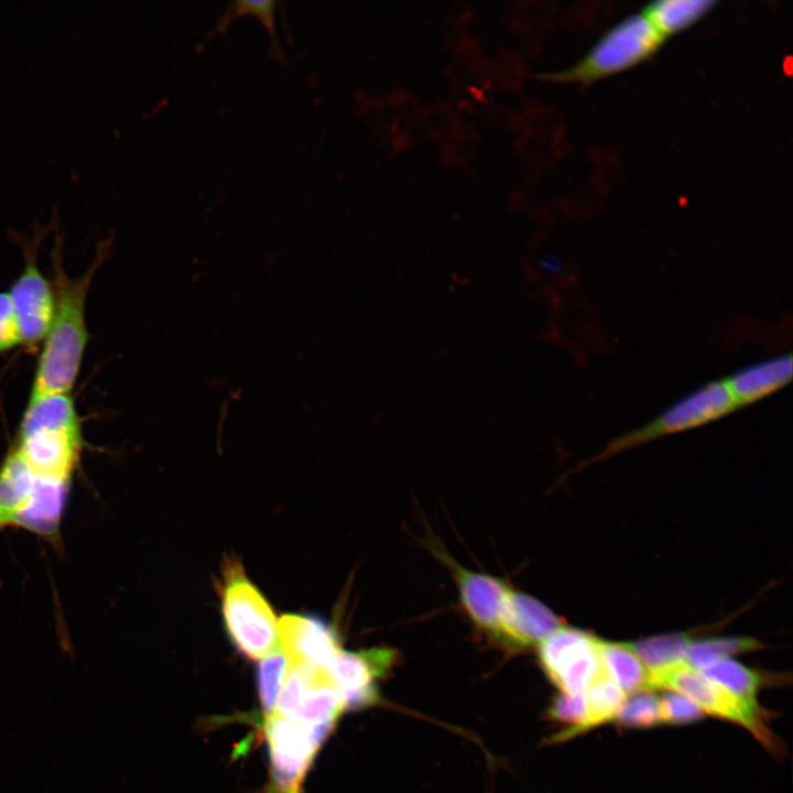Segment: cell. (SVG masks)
Segmentation results:
<instances>
[{
  "mask_svg": "<svg viewBox=\"0 0 793 793\" xmlns=\"http://www.w3.org/2000/svg\"><path fill=\"white\" fill-rule=\"evenodd\" d=\"M99 261L77 278H69L62 263L61 238L56 237L52 252V283L55 311L37 358L29 398L50 394H70L83 362L89 333L86 322V301Z\"/></svg>",
  "mask_w": 793,
  "mask_h": 793,
  "instance_id": "obj_1",
  "label": "cell"
},
{
  "mask_svg": "<svg viewBox=\"0 0 793 793\" xmlns=\"http://www.w3.org/2000/svg\"><path fill=\"white\" fill-rule=\"evenodd\" d=\"M83 447L82 422L70 394L29 398L10 450L29 469L33 487L69 491Z\"/></svg>",
  "mask_w": 793,
  "mask_h": 793,
  "instance_id": "obj_2",
  "label": "cell"
},
{
  "mask_svg": "<svg viewBox=\"0 0 793 793\" xmlns=\"http://www.w3.org/2000/svg\"><path fill=\"white\" fill-rule=\"evenodd\" d=\"M219 595L226 631L239 652L257 660L280 649L274 611L236 557L222 563Z\"/></svg>",
  "mask_w": 793,
  "mask_h": 793,
  "instance_id": "obj_3",
  "label": "cell"
},
{
  "mask_svg": "<svg viewBox=\"0 0 793 793\" xmlns=\"http://www.w3.org/2000/svg\"><path fill=\"white\" fill-rule=\"evenodd\" d=\"M664 41L642 13L634 14L609 29L569 68L540 73L536 77L590 84L643 63L660 50Z\"/></svg>",
  "mask_w": 793,
  "mask_h": 793,
  "instance_id": "obj_4",
  "label": "cell"
},
{
  "mask_svg": "<svg viewBox=\"0 0 793 793\" xmlns=\"http://www.w3.org/2000/svg\"><path fill=\"white\" fill-rule=\"evenodd\" d=\"M739 409L725 379L709 381L675 401L647 424L611 441L589 463L647 442L715 422Z\"/></svg>",
  "mask_w": 793,
  "mask_h": 793,
  "instance_id": "obj_5",
  "label": "cell"
},
{
  "mask_svg": "<svg viewBox=\"0 0 793 793\" xmlns=\"http://www.w3.org/2000/svg\"><path fill=\"white\" fill-rule=\"evenodd\" d=\"M598 639L563 626L539 644V660L563 694H582L602 669Z\"/></svg>",
  "mask_w": 793,
  "mask_h": 793,
  "instance_id": "obj_6",
  "label": "cell"
},
{
  "mask_svg": "<svg viewBox=\"0 0 793 793\" xmlns=\"http://www.w3.org/2000/svg\"><path fill=\"white\" fill-rule=\"evenodd\" d=\"M650 685L652 689L663 687L678 693L691 699L703 711L741 725L765 745L772 743L770 732L762 724V714L750 709L686 662L651 674Z\"/></svg>",
  "mask_w": 793,
  "mask_h": 793,
  "instance_id": "obj_7",
  "label": "cell"
},
{
  "mask_svg": "<svg viewBox=\"0 0 793 793\" xmlns=\"http://www.w3.org/2000/svg\"><path fill=\"white\" fill-rule=\"evenodd\" d=\"M40 238L23 239L24 267L8 291L22 346L28 349H34L43 343L55 311L53 283L37 263Z\"/></svg>",
  "mask_w": 793,
  "mask_h": 793,
  "instance_id": "obj_8",
  "label": "cell"
},
{
  "mask_svg": "<svg viewBox=\"0 0 793 793\" xmlns=\"http://www.w3.org/2000/svg\"><path fill=\"white\" fill-rule=\"evenodd\" d=\"M328 728L309 727L276 714L267 716L264 736L268 742L272 776L280 793H300V784Z\"/></svg>",
  "mask_w": 793,
  "mask_h": 793,
  "instance_id": "obj_9",
  "label": "cell"
},
{
  "mask_svg": "<svg viewBox=\"0 0 793 793\" xmlns=\"http://www.w3.org/2000/svg\"><path fill=\"white\" fill-rule=\"evenodd\" d=\"M397 653L390 648H371L359 652L340 650L328 672L346 709H360L379 702L377 681L392 667Z\"/></svg>",
  "mask_w": 793,
  "mask_h": 793,
  "instance_id": "obj_10",
  "label": "cell"
},
{
  "mask_svg": "<svg viewBox=\"0 0 793 793\" xmlns=\"http://www.w3.org/2000/svg\"><path fill=\"white\" fill-rule=\"evenodd\" d=\"M433 550L450 569L458 586L460 602L469 619L495 640L510 586L496 576L461 566L438 547Z\"/></svg>",
  "mask_w": 793,
  "mask_h": 793,
  "instance_id": "obj_11",
  "label": "cell"
},
{
  "mask_svg": "<svg viewBox=\"0 0 793 793\" xmlns=\"http://www.w3.org/2000/svg\"><path fill=\"white\" fill-rule=\"evenodd\" d=\"M562 626L563 620L543 602L510 588L495 640L510 649H528L539 645Z\"/></svg>",
  "mask_w": 793,
  "mask_h": 793,
  "instance_id": "obj_12",
  "label": "cell"
},
{
  "mask_svg": "<svg viewBox=\"0 0 793 793\" xmlns=\"http://www.w3.org/2000/svg\"><path fill=\"white\" fill-rule=\"evenodd\" d=\"M279 641L290 664H312L327 671L340 651L333 627L311 616L284 615L279 621Z\"/></svg>",
  "mask_w": 793,
  "mask_h": 793,
  "instance_id": "obj_13",
  "label": "cell"
},
{
  "mask_svg": "<svg viewBox=\"0 0 793 793\" xmlns=\"http://www.w3.org/2000/svg\"><path fill=\"white\" fill-rule=\"evenodd\" d=\"M790 352L750 363L724 378L739 409L784 388L792 379Z\"/></svg>",
  "mask_w": 793,
  "mask_h": 793,
  "instance_id": "obj_14",
  "label": "cell"
},
{
  "mask_svg": "<svg viewBox=\"0 0 793 793\" xmlns=\"http://www.w3.org/2000/svg\"><path fill=\"white\" fill-rule=\"evenodd\" d=\"M344 709L341 695L329 672L316 667L292 720L309 727L332 730Z\"/></svg>",
  "mask_w": 793,
  "mask_h": 793,
  "instance_id": "obj_15",
  "label": "cell"
},
{
  "mask_svg": "<svg viewBox=\"0 0 793 793\" xmlns=\"http://www.w3.org/2000/svg\"><path fill=\"white\" fill-rule=\"evenodd\" d=\"M598 652L604 671L626 696L652 689L647 667L628 643L598 639Z\"/></svg>",
  "mask_w": 793,
  "mask_h": 793,
  "instance_id": "obj_16",
  "label": "cell"
},
{
  "mask_svg": "<svg viewBox=\"0 0 793 793\" xmlns=\"http://www.w3.org/2000/svg\"><path fill=\"white\" fill-rule=\"evenodd\" d=\"M716 4L709 0H659L649 3L641 13L665 40L699 22Z\"/></svg>",
  "mask_w": 793,
  "mask_h": 793,
  "instance_id": "obj_17",
  "label": "cell"
},
{
  "mask_svg": "<svg viewBox=\"0 0 793 793\" xmlns=\"http://www.w3.org/2000/svg\"><path fill=\"white\" fill-rule=\"evenodd\" d=\"M700 671L706 677L725 688L753 711L761 714L757 700L761 676L754 670L725 658L709 663Z\"/></svg>",
  "mask_w": 793,
  "mask_h": 793,
  "instance_id": "obj_18",
  "label": "cell"
},
{
  "mask_svg": "<svg viewBox=\"0 0 793 793\" xmlns=\"http://www.w3.org/2000/svg\"><path fill=\"white\" fill-rule=\"evenodd\" d=\"M692 643L689 634L674 632L659 634L628 643L647 667L649 675L685 662Z\"/></svg>",
  "mask_w": 793,
  "mask_h": 793,
  "instance_id": "obj_19",
  "label": "cell"
},
{
  "mask_svg": "<svg viewBox=\"0 0 793 793\" xmlns=\"http://www.w3.org/2000/svg\"><path fill=\"white\" fill-rule=\"evenodd\" d=\"M584 695L588 709L585 731L615 720L626 698V694L606 674L604 669L591 681Z\"/></svg>",
  "mask_w": 793,
  "mask_h": 793,
  "instance_id": "obj_20",
  "label": "cell"
},
{
  "mask_svg": "<svg viewBox=\"0 0 793 793\" xmlns=\"http://www.w3.org/2000/svg\"><path fill=\"white\" fill-rule=\"evenodd\" d=\"M763 645L751 637H719L692 641L685 662L696 670L720 659L756 651Z\"/></svg>",
  "mask_w": 793,
  "mask_h": 793,
  "instance_id": "obj_21",
  "label": "cell"
},
{
  "mask_svg": "<svg viewBox=\"0 0 793 793\" xmlns=\"http://www.w3.org/2000/svg\"><path fill=\"white\" fill-rule=\"evenodd\" d=\"M289 667V660L280 649L264 656L258 666V691L267 716L272 714L276 706L279 692Z\"/></svg>",
  "mask_w": 793,
  "mask_h": 793,
  "instance_id": "obj_22",
  "label": "cell"
},
{
  "mask_svg": "<svg viewBox=\"0 0 793 793\" xmlns=\"http://www.w3.org/2000/svg\"><path fill=\"white\" fill-rule=\"evenodd\" d=\"M548 716L558 723H565L569 727L554 737L556 740H566L585 731L588 717L587 702L582 694H561L555 697L548 708Z\"/></svg>",
  "mask_w": 793,
  "mask_h": 793,
  "instance_id": "obj_23",
  "label": "cell"
},
{
  "mask_svg": "<svg viewBox=\"0 0 793 793\" xmlns=\"http://www.w3.org/2000/svg\"><path fill=\"white\" fill-rule=\"evenodd\" d=\"M616 719L627 727H653L661 724L659 697L652 689L627 695Z\"/></svg>",
  "mask_w": 793,
  "mask_h": 793,
  "instance_id": "obj_24",
  "label": "cell"
},
{
  "mask_svg": "<svg viewBox=\"0 0 793 793\" xmlns=\"http://www.w3.org/2000/svg\"><path fill=\"white\" fill-rule=\"evenodd\" d=\"M275 6H276V2L272 1V0L235 1L231 3L230 9L227 11V13L220 19L218 29L220 30V29L227 26V24L229 23V20L231 18L252 15L263 24L267 32L269 33L271 41L273 43L272 45L274 46L273 53L281 55L282 53L280 51V47H279V44L276 41V36H275Z\"/></svg>",
  "mask_w": 793,
  "mask_h": 793,
  "instance_id": "obj_25",
  "label": "cell"
},
{
  "mask_svg": "<svg viewBox=\"0 0 793 793\" xmlns=\"http://www.w3.org/2000/svg\"><path fill=\"white\" fill-rule=\"evenodd\" d=\"M661 724H688L699 720L704 711L687 697L667 692L659 697Z\"/></svg>",
  "mask_w": 793,
  "mask_h": 793,
  "instance_id": "obj_26",
  "label": "cell"
},
{
  "mask_svg": "<svg viewBox=\"0 0 793 793\" xmlns=\"http://www.w3.org/2000/svg\"><path fill=\"white\" fill-rule=\"evenodd\" d=\"M22 346L8 292H0V354Z\"/></svg>",
  "mask_w": 793,
  "mask_h": 793,
  "instance_id": "obj_27",
  "label": "cell"
}]
</instances>
